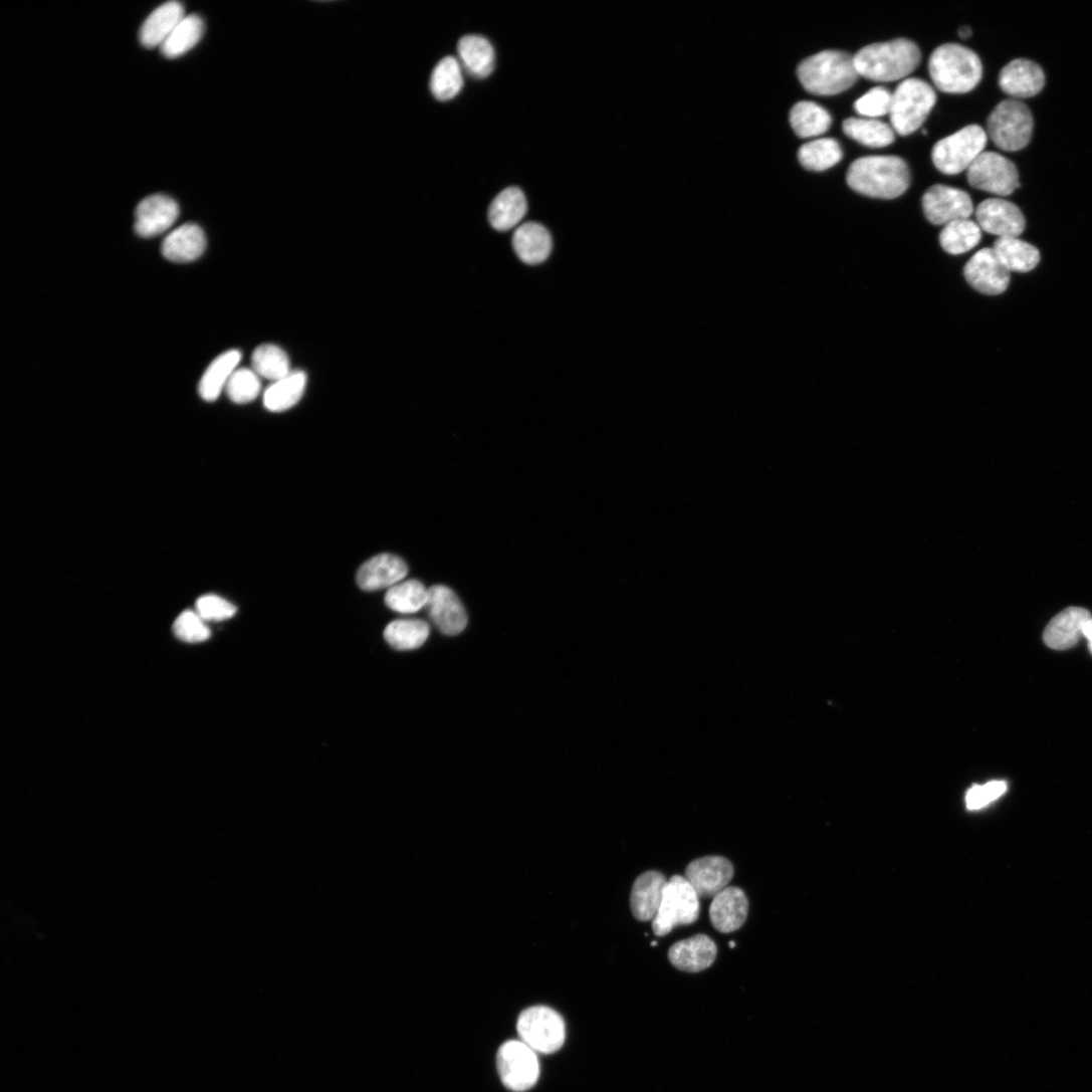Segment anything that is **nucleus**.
I'll use <instances>...</instances> for the list:
<instances>
[{
	"label": "nucleus",
	"instance_id": "4468645a",
	"mask_svg": "<svg viewBox=\"0 0 1092 1092\" xmlns=\"http://www.w3.org/2000/svg\"><path fill=\"white\" fill-rule=\"evenodd\" d=\"M1010 273L993 248L978 251L964 268L969 284L989 295H998L1007 290L1011 281Z\"/></svg>",
	"mask_w": 1092,
	"mask_h": 1092
},
{
	"label": "nucleus",
	"instance_id": "c756f323",
	"mask_svg": "<svg viewBox=\"0 0 1092 1092\" xmlns=\"http://www.w3.org/2000/svg\"><path fill=\"white\" fill-rule=\"evenodd\" d=\"M306 386V376L300 371H291L286 377L273 382L264 392L263 404L270 412H283L295 406L301 399Z\"/></svg>",
	"mask_w": 1092,
	"mask_h": 1092
},
{
	"label": "nucleus",
	"instance_id": "de8ad7c7",
	"mask_svg": "<svg viewBox=\"0 0 1092 1092\" xmlns=\"http://www.w3.org/2000/svg\"><path fill=\"white\" fill-rule=\"evenodd\" d=\"M958 34L961 39H968L972 35V30L968 26H963L959 29Z\"/></svg>",
	"mask_w": 1092,
	"mask_h": 1092
},
{
	"label": "nucleus",
	"instance_id": "7c9ffc66",
	"mask_svg": "<svg viewBox=\"0 0 1092 1092\" xmlns=\"http://www.w3.org/2000/svg\"><path fill=\"white\" fill-rule=\"evenodd\" d=\"M993 249L1010 272H1029L1037 267L1041 258L1035 246L1019 237L999 238Z\"/></svg>",
	"mask_w": 1092,
	"mask_h": 1092
},
{
	"label": "nucleus",
	"instance_id": "393cba45",
	"mask_svg": "<svg viewBox=\"0 0 1092 1092\" xmlns=\"http://www.w3.org/2000/svg\"><path fill=\"white\" fill-rule=\"evenodd\" d=\"M207 248V238L203 229L193 223L185 224L168 235L163 243L164 256L176 263H187L199 259Z\"/></svg>",
	"mask_w": 1092,
	"mask_h": 1092
},
{
	"label": "nucleus",
	"instance_id": "a18cd8bd",
	"mask_svg": "<svg viewBox=\"0 0 1092 1092\" xmlns=\"http://www.w3.org/2000/svg\"><path fill=\"white\" fill-rule=\"evenodd\" d=\"M1007 789V784L1004 782H993L984 787H974L966 797L967 807L972 811L980 810L1004 796Z\"/></svg>",
	"mask_w": 1092,
	"mask_h": 1092
},
{
	"label": "nucleus",
	"instance_id": "423d86ee",
	"mask_svg": "<svg viewBox=\"0 0 1092 1092\" xmlns=\"http://www.w3.org/2000/svg\"><path fill=\"white\" fill-rule=\"evenodd\" d=\"M987 143L988 133L982 127L967 126L935 143L931 151L932 163L944 175H959L985 152Z\"/></svg>",
	"mask_w": 1092,
	"mask_h": 1092
},
{
	"label": "nucleus",
	"instance_id": "79ce46f5",
	"mask_svg": "<svg viewBox=\"0 0 1092 1092\" xmlns=\"http://www.w3.org/2000/svg\"><path fill=\"white\" fill-rule=\"evenodd\" d=\"M206 623L197 611L187 610L175 621L174 633L185 643L201 644L211 637V631Z\"/></svg>",
	"mask_w": 1092,
	"mask_h": 1092
},
{
	"label": "nucleus",
	"instance_id": "7ed1b4c3",
	"mask_svg": "<svg viewBox=\"0 0 1092 1092\" xmlns=\"http://www.w3.org/2000/svg\"><path fill=\"white\" fill-rule=\"evenodd\" d=\"M932 82L946 93H967L981 81L984 67L979 56L959 44H945L935 49L928 60Z\"/></svg>",
	"mask_w": 1092,
	"mask_h": 1092
},
{
	"label": "nucleus",
	"instance_id": "6e6552de",
	"mask_svg": "<svg viewBox=\"0 0 1092 1092\" xmlns=\"http://www.w3.org/2000/svg\"><path fill=\"white\" fill-rule=\"evenodd\" d=\"M699 898L685 877L674 875L664 889L662 903L653 919L655 934L665 937L676 926L696 922L700 914Z\"/></svg>",
	"mask_w": 1092,
	"mask_h": 1092
},
{
	"label": "nucleus",
	"instance_id": "a878e982",
	"mask_svg": "<svg viewBox=\"0 0 1092 1092\" xmlns=\"http://www.w3.org/2000/svg\"><path fill=\"white\" fill-rule=\"evenodd\" d=\"M512 242L518 257L529 265L542 263L553 250L551 233L542 225L533 222L521 225L515 231Z\"/></svg>",
	"mask_w": 1092,
	"mask_h": 1092
},
{
	"label": "nucleus",
	"instance_id": "58836bf2",
	"mask_svg": "<svg viewBox=\"0 0 1092 1092\" xmlns=\"http://www.w3.org/2000/svg\"><path fill=\"white\" fill-rule=\"evenodd\" d=\"M252 370L261 378L276 382L286 377L290 371L287 355L274 345L258 347L252 355Z\"/></svg>",
	"mask_w": 1092,
	"mask_h": 1092
},
{
	"label": "nucleus",
	"instance_id": "0eeeda50",
	"mask_svg": "<svg viewBox=\"0 0 1092 1092\" xmlns=\"http://www.w3.org/2000/svg\"><path fill=\"white\" fill-rule=\"evenodd\" d=\"M1034 120L1029 107L1019 99L1000 102L988 120V136L1000 149L1016 152L1024 149L1033 136Z\"/></svg>",
	"mask_w": 1092,
	"mask_h": 1092
},
{
	"label": "nucleus",
	"instance_id": "49530a36",
	"mask_svg": "<svg viewBox=\"0 0 1092 1092\" xmlns=\"http://www.w3.org/2000/svg\"><path fill=\"white\" fill-rule=\"evenodd\" d=\"M1083 637L1088 641L1089 650L1092 654V617L1086 623L1084 628Z\"/></svg>",
	"mask_w": 1092,
	"mask_h": 1092
},
{
	"label": "nucleus",
	"instance_id": "f8f14e48",
	"mask_svg": "<svg viewBox=\"0 0 1092 1092\" xmlns=\"http://www.w3.org/2000/svg\"><path fill=\"white\" fill-rule=\"evenodd\" d=\"M922 208L926 219L938 226L967 220L974 211L968 193L943 185H934L924 193Z\"/></svg>",
	"mask_w": 1092,
	"mask_h": 1092
},
{
	"label": "nucleus",
	"instance_id": "f3484780",
	"mask_svg": "<svg viewBox=\"0 0 1092 1092\" xmlns=\"http://www.w3.org/2000/svg\"><path fill=\"white\" fill-rule=\"evenodd\" d=\"M977 224L986 232L999 238L1019 237L1026 228L1022 211L1003 199H989L976 209Z\"/></svg>",
	"mask_w": 1092,
	"mask_h": 1092
},
{
	"label": "nucleus",
	"instance_id": "ddd939ff",
	"mask_svg": "<svg viewBox=\"0 0 1092 1092\" xmlns=\"http://www.w3.org/2000/svg\"><path fill=\"white\" fill-rule=\"evenodd\" d=\"M428 591L425 608L434 626L449 637L461 634L467 626V614L457 595L442 585L432 586Z\"/></svg>",
	"mask_w": 1092,
	"mask_h": 1092
},
{
	"label": "nucleus",
	"instance_id": "b1692460",
	"mask_svg": "<svg viewBox=\"0 0 1092 1092\" xmlns=\"http://www.w3.org/2000/svg\"><path fill=\"white\" fill-rule=\"evenodd\" d=\"M185 17V8L179 2H168L155 9L140 29L141 44L150 49L162 47Z\"/></svg>",
	"mask_w": 1092,
	"mask_h": 1092
},
{
	"label": "nucleus",
	"instance_id": "09e8293b",
	"mask_svg": "<svg viewBox=\"0 0 1092 1092\" xmlns=\"http://www.w3.org/2000/svg\"><path fill=\"white\" fill-rule=\"evenodd\" d=\"M729 947H730L731 949H733V948L735 947V943H734V942H730V943H729Z\"/></svg>",
	"mask_w": 1092,
	"mask_h": 1092
},
{
	"label": "nucleus",
	"instance_id": "c85d7f7f",
	"mask_svg": "<svg viewBox=\"0 0 1092 1092\" xmlns=\"http://www.w3.org/2000/svg\"><path fill=\"white\" fill-rule=\"evenodd\" d=\"M527 213V202L523 192L515 187L500 193L489 209V221L500 232L516 227Z\"/></svg>",
	"mask_w": 1092,
	"mask_h": 1092
},
{
	"label": "nucleus",
	"instance_id": "4be33fe9",
	"mask_svg": "<svg viewBox=\"0 0 1092 1092\" xmlns=\"http://www.w3.org/2000/svg\"><path fill=\"white\" fill-rule=\"evenodd\" d=\"M748 914V900L744 892L737 887H726L713 897L709 909L712 925L722 933L739 929Z\"/></svg>",
	"mask_w": 1092,
	"mask_h": 1092
},
{
	"label": "nucleus",
	"instance_id": "72a5a7b5",
	"mask_svg": "<svg viewBox=\"0 0 1092 1092\" xmlns=\"http://www.w3.org/2000/svg\"><path fill=\"white\" fill-rule=\"evenodd\" d=\"M790 120L796 134L803 139L824 135L832 125L829 112L813 101L797 103L791 112Z\"/></svg>",
	"mask_w": 1092,
	"mask_h": 1092
},
{
	"label": "nucleus",
	"instance_id": "412c9836",
	"mask_svg": "<svg viewBox=\"0 0 1092 1092\" xmlns=\"http://www.w3.org/2000/svg\"><path fill=\"white\" fill-rule=\"evenodd\" d=\"M717 947L705 934L680 941L669 950V960L677 969L697 973L708 969L715 961Z\"/></svg>",
	"mask_w": 1092,
	"mask_h": 1092
},
{
	"label": "nucleus",
	"instance_id": "c9c22d12",
	"mask_svg": "<svg viewBox=\"0 0 1092 1092\" xmlns=\"http://www.w3.org/2000/svg\"><path fill=\"white\" fill-rule=\"evenodd\" d=\"M428 589L417 580L402 581L388 589L386 605L402 614H413L425 608L428 602Z\"/></svg>",
	"mask_w": 1092,
	"mask_h": 1092
},
{
	"label": "nucleus",
	"instance_id": "cd10ccee",
	"mask_svg": "<svg viewBox=\"0 0 1092 1092\" xmlns=\"http://www.w3.org/2000/svg\"><path fill=\"white\" fill-rule=\"evenodd\" d=\"M242 355L237 350L219 356L207 369L199 384V393L207 402L216 401L238 370Z\"/></svg>",
	"mask_w": 1092,
	"mask_h": 1092
},
{
	"label": "nucleus",
	"instance_id": "c03bdc74",
	"mask_svg": "<svg viewBox=\"0 0 1092 1092\" xmlns=\"http://www.w3.org/2000/svg\"><path fill=\"white\" fill-rule=\"evenodd\" d=\"M196 611L206 622L224 621L232 618L236 614L237 608L218 595L208 594L199 598Z\"/></svg>",
	"mask_w": 1092,
	"mask_h": 1092
},
{
	"label": "nucleus",
	"instance_id": "bb28decb",
	"mask_svg": "<svg viewBox=\"0 0 1092 1092\" xmlns=\"http://www.w3.org/2000/svg\"><path fill=\"white\" fill-rule=\"evenodd\" d=\"M457 51L463 67L473 77L484 79L493 72L495 51L486 38L464 36L458 42Z\"/></svg>",
	"mask_w": 1092,
	"mask_h": 1092
},
{
	"label": "nucleus",
	"instance_id": "2f4dec72",
	"mask_svg": "<svg viewBox=\"0 0 1092 1092\" xmlns=\"http://www.w3.org/2000/svg\"><path fill=\"white\" fill-rule=\"evenodd\" d=\"M429 635L428 623L420 619L395 620L384 632L386 642L397 651L417 650L426 643Z\"/></svg>",
	"mask_w": 1092,
	"mask_h": 1092
},
{
	"label": "nucleus",
	"instance_id": "473e14b6",
	"mask_svg": "<svg viewBox=\"0 0 1092 1092\" xmlns=\"http://www.w3.org/2000/svg\"><path fill=\"white\" fill-rule=\"evenodd\" d=\"M799 160L808 171L825 172L843 160V150L836 139H817L801 147Z\"/></svg>",
	"mask_w": 1092,
	"mask_h": 1092
},
{
	"label": "nucleus",
	"instance_id": "5701e85b",
	"mask_svg": "<svg viewBox=\"0 0 1092 1092\" xmlns=\"http://www.w3.org/2000/svg\"><path fill=\"white\" fill-rule=\"evenodd\" d=\"M667 883L665 875L659 871H648L637 878L631 894V908L638 920L645 922L655 918Z\"/></svg>",
	"mask_w": 1092,
	"mask_h": 1092
},
{
	"label": "nucleus",
	"instance_id": "20e7f679",
	"mask_svg": "<svg viewBox=\"0 0 1092 1092\" xmlns=\"http://www.w3.org/2000/svg\"><path fill=\"white\" fill-rule=\"evenodd\" d=\"M803 86L816 95H837L850 89L860 76L854 56L827 50L804 60L798 68Z\"/></svg>",
	"mask_w": 1092,
	"mask_h": 1092
},
{
	"label": "nucleus",
	"instance_id": "f257e3e1",
	"mask_svg": "<svg viewBox=\"0 0 1092 1092\" xmlns=\"http://www.w3.org/2000/svg\"><path fill=\"white\" fill-rule=\"evenodd\" d=\"M847 183L863 196L892 200L908 190L911 175L907 164L898 156H867L851 165Z\"/></svg>",
	"mask_w": 1092,
	"mask_h": 1092
},
{
	"label": "nucleus",
	"instance_id": "2eb2a0df",
	"mask_svg": "<svg viewBox=\"0 0 1092 1092\" xmlns=\"http://www.w3.org/2000/svg\"><path fill=\"white\" fill-rule=\"evenodd\" d=\"M734 869L729 860L709 856L694 860L685 870V878L700 898H713L728 887Z\"/></svg>",
	"mask_w": 1092,
	"mask_h": 1092
},
{
	"label": "nucleus",
	"instance_id": "9d476101",
	"mask_svg": "<svg viewBox=\"0 0 1092 1092\" xmlns=\"http://www.w3.org/2000/svg\"><path fill=\"white\" fill-rule=\"evenodd\" d=\"M967 180L974 189L1008 197L1020 188L1017 167L1004 155L984 152L967 170Z\"/></svg>",
	"mask_w": 1092,
	"mask_h": 1092
},
{
	"label": "nucleus",
	"instance_id": "8fccbe9b",
	"mask_svg": "<svg viewBox=\"0 0 1092 1092\" xmlns=\"http://www.w3.org/2000/svg\"><path fill=\"white\" fill-rule=\"evenodd\" d=\"M657 945H658V943H657V942H653V943H652V946H657Z\"/></svg>",
	"mask_w": 1092,
	"mask_h": 1092
},
{
	"label": "nucleus",
	"instance_id": "a211bd4d",
	"mask_svg": "<svg viewBox=\"0 0 1092 1092\" xmlns=\"http://www.w3.org/2000/svg\"><path fill=\"white\" fill-rule=\"evenodd\" d=\"M1045 73L1035 62L1028 59H1016L1001 71L999 83L1008 95L1030 98L1039 94L1045 86Z\"/></svg>",
	"mask_w": 1092,
	"mask_h": 1092
},
{
	"label": "nucleus",
	"instance_id": "6ab92c4d",
	"mask_svg": "<svg viewBox=\"0 0 1092 1092\" xmlns=\"http://www.w3.org/2000/svg\"><path fill=\"white\" fill-rule=\"evenodd\" d=\"M407 564L392 554H381L367 561L358 571L357 583L364 591L390 589L404 581Z\"/></svg>",
	"mask_w": 1092,
	"mask_h": 1092
},
{
	"label": "nucleus",
	"instance_id": "f03ea898",
	"mask_svg": "<svg viewBox=\"0 0 1092 1092\" xmlns=\"http://www.w3.org/2000/svg\"><path fill=\"white\" fill-rule=\"evenodd\" d=\"M921 53L908 39H895L862 48L854 56L860 76L877 82H892L911 74L919 65Z\"/></svg>",
	"mask_w": 1092,
	"mask_h": 1092
},
{
	"label": "nucleus",
	"instance_id": "ea45409f",
	"mask_svg": "<svg viewBox=\"0 0 1092 1092\" xmlns=\"http://www.w3.org/2000/svg\"><path fill=\"white\" fill-rule=\"evenodd\" d=\"M463 78L458 61L448 56L443 58L434 68L430 88L438 100L446 101L455 97L461 90Z\"/></svg>",
	"mask_w": 1092,
	"mask_h": 1092
},
{
	"label": "nucleus",
	"instance_id": "4c0bfd02",
	"mask_svg": "<svg viewBox=\"0 0 1092 1092\" xmlns=\"http://www.w3.org/2000/svg\"><path fill=\"white\" fill-rule=\"evenodd\" d=\"M981 228L969 219L952 222L945 226L940 235L944 250L953 255L966 253L981 240Z\"/></svg>",
	"mask_w": 1092,
	"mask_h": 1092
},
{
	"label": "nucleus",
	"instance_id": "39448f33",
	"mask_svg": "<svg viewBox=\"0 0 1092 1092\" xmlns=\"http://www.w3.org/2000/svg\"><path fill=\"white\" fill-rule=\"evenodd\" d=\"M937 101L933 88L919 78L904 79L892 93L890 120L892 129L908 136L921 127Z\"/></svg>",
	"mask_w": 1092,
	"mask_h": 1092
},
{
	"label": "nucleus",
	"instance_id": "37998d69",
	"mask_svg": "<svg viewBox=\"0 0 1092 1092\" xmlns=\"http://www.w3.org/2000/svg\"><path fill=\"white\" fill-rule=\"evenodd\" d=\"M892 93L884 87L871 88L854 103L858 114L867 119H875L890 113Z\"/></svg>",
	"mask_w": 1092,
	"mask_h": 1092
},
{
	"label": "nucleus",
	"instance_id": "e433bc0d",
	"mask_svg": "<svg viewBox=\"0 0 1092 1092\" xmlns=\"http://www.w3.org/2000/svg\"><path fill=\"white\" fill-rule=\"evenodd\" d=\"M204 22L197 15L186 16L161 47L168 58H178L192 50L204 35Z\"/></svg>",
	"mask_w": 1092,
	"mask_h": 1092
},
{
	"label": "nucleus",
	"instance_id": "9b49d317",
	"mask_svg": "<svg viewBox=\"0 0 1092 1092\" xmlns=\"http://www.w3.org/2000/svg\"><path fill=\"white\" fill-rule=\"evenodd\" d=\"M498 1071L504 1085L516 1092L532 1088L539 1077L536 1052L522 1041H508L497 1055Z\"/></svg>",
	"mask_w": 1092,
	"mask_h": 1092
},
{
	"label": "nucleus",
	"instance_id": "a19ab883",
	"mask_svg": "<svg viewBox=\"0 0 1092 1092\" xmlns=\"http://www.w3.org/2000/svg\"><path fill=\"white\" fill-rule=\"evenodd\" d=\"M261 392V378L252 369H238L230 379L226 393L235 404H248Z\"/></svg>",
	"mask_w": 1092,
	"mask_h": 1092
},
{
	"label": "nucleus",
	"instance_id": "dca6fc26",
	"mask_svg": "<svg viewBox=\"0 0 1092 1092\" xmlns=\"http://www.w3.org/2000/svg\"><path fill=\"white\" fill-rule=\"evenodd\" d=\"M180 207L166 195H153L144 199L135 212V231L143 238H152L167 232L178 220Z\"/></svg>",
	"mask_w": 1092,
	"mask_h": 1092
},
{
	"label": "nucleus",
	"instance_id": "f704fd0d",
	"mask_svg": "<svg viewBox=\"0 0 1092 1092\" xmlns=\"http://www.w3.org/2000/svg\"><path fill=\"white\" fill-rule=\"evenodd\" d=\"M843 131L849 138L870 148L887 147L895 140L892 127L875 119H846Z\"/></svg>",
	"mask_w": 1092,
	"mask_h": 1092
},
{
	"label": "nucleus",
	"instance_id": "aec40b11",
	"mask_svg": "<svg viewBox=\"0 0 1092 1092\" xmlns=\"http://www.w3.org/2000/svg\"><path fill=\"white\" fill-rule=\"evenodd\" d=\"M1092 616L1080 607H1069L1056 615L1044 632V642L1052 650L1066 651L1083 637L1086 623Z\"/></svg>",
	"mask_w": 1092,
	"mask_h": 1092
},
{
	"label": "nucleus",
	"instance_id": "1a4fd4ad",
	"mask_svg": "<svg viewBox=\"0 0 1092 1092\" xmlns=\"http://www.w3.org/2000/svg\"><path fill=\"white\" fill-rule=\"evenodd\" d=\"M517 1032L527 1046L542 1054H552L560 1050L566 1040V1025L563 1018L553 1009L543 1006L532 1007L519 1016Z\"/></svg>",
	"mask_w": 1092,
	"mask_h": 1092
}]
</instances>
